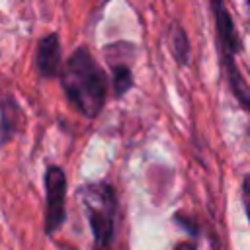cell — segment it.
I'll list each match as a JSON object with an SVG mask.
<instances>
[{"label":"cell","mask_w":250,"mask_h":250,"mask_svg":"<svg viewBox=\"0 0 250 250\" xmlns=\"http://www.w3.org/2000/svg\"><path fill=\"white\" fill-rule=\"evenodd\" d=\"M37 68L41 76H55L61 68V41L57 33H49L39 41L37 57H35Z\"/></svg>","instance_id":"5"},{"label":"cell","mask_w":250,"mask_h":250,"mask_svg":"<svg viewBox=\"0 0 250 250\" xmlns=\"http://www.w3.org/2000/svg\"><path fill=\"white\" fill-rule=\"evenodd\" d=\"M47 188V209H45V232L53 234L64 223V201H66V178L59 166H49L45 172Z\"/></svg>","instance_id":"4"},{"label":"cell","mask_w":250,"mask_h":250,"mask_svg":"<svg viewBox=\"0 0 250 250\" xmlns=\"http://www.w3.org/2000/svg\"><path fill=\"white\" fill-rule=\"evenodd\" d=\"M82 203L92 227L96 246L100 250L107 248L113 240L115 223V191L107 182H96L82 188Z\"/></svg>","instance_id":"3"},{"label":"cell","mask_w":250,"mask_h":250,"mask_svg":"<svg viewBox=\"0 0 250 250\" xmlns=\"http://www.w3.org/2000/svg\"><path fill=\"white\" fill-rule=\"evenodd\" d=\"M242 203L246 209V217L250 221V174H246L242 178Z\"/></svg>","instance_id":"9"},{"label":"cell","mask_w":250,"mask_h":250,"mask_svg":"<svg viewBox=\"0 0 250 250\" xmlns=\"http://www.w3.org/2000/svg\"><path fill=\"white\" fill-rule=\"evenodd\" d=\"M246 2H248V6H250V0H246Z\"/></svg>","instance_id":"11"},{"label":"cell","mask_w":250,"mask_h":250,"mask_svg":"<svg viewBox=\"0 0 250 250\" xmlns=\"http://www.w3.org/2000/svg\"><path fill=\"white\" fill-rule=\"evenodd\" d=\"M18 115H20V109H18V104L14 102V98L6 96L0 104V141L6 143L14 133H16V127H18Z\"/></svg>","instance_id":"6"},{"label":"cell","mask_w":250,"mask_h":250,"mask_svg":"<svg viewBox=\"0 0 250 250\" xmlns=\"http://www.w3.org/2000/svg\"><path fill=\"white\" fill-rule=\"evenodd\" d=\"M211 12L215 20V33H217V47L221 53V62L230 86V92L238 100V104L250 113V88L246 86L238 66H236V55L240 53V41L236 35V27L232 21L230 12L225 6V0H211Z\"/></svg>","instance_id":"2"},{"label":"cell","mask_w":250,"mask_h":250,"mask_svg":"<svg viewBox=\"0 0 250 250\" xmlns=\"http://www.w3.org/2000/svg\"><path fill=\"white\" fill-rule=\"evenodd\" d=\"M111 86H113V92H115L117 98L131 90L133 74H131L127 64H113V68H111Z\"/></svg>","instance_id":"8"},{"label":"cell","mask_w":250,"mask_h":250,"mask_svg":"<svg viewBox=\"0 0 250 250\" xmlns=\"http://www.w3.org/2000/svg\"><path fill=\"white\" fill-rule=\"evenodd\" d=\"M61 84L72 105L86 117H96L105 102V74L86 47H78L64 62Z\"/></svg>","instance_id":"1"},{"label":"cell","mask_w":250,"mask_h":250,"mask_svg":"<svg viewBox=\"0 0 250 250\" xmlns=\"http://www.w3.org/2000/svg\"><path fill=\"white\" fill-rule=\"evenodd\" d=\"M170 47H172V53H174V59L178 61V64H188L189 62L191 47H189L188 35H186L184 27L180 23L170 25Z\"/></svg>","instance_id":"7"},{"label":"cell","mask_w":250,"mask_h":250,"mask_svg":"<svg viewBox=\"0 0 250 250\" xmlns=\"http://www.w3.org/2000/svg\"><path fill=\"white\" fill-rule=\"evenodd\" d=\"M174 250H197V248H195V244H191V242H180Z\"/></svg>","instance_id":"10"}]
</instances>
